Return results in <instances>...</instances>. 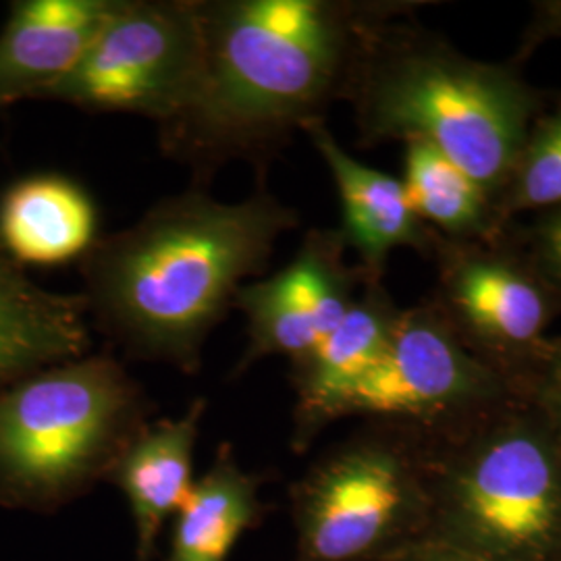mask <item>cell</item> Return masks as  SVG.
Instances as JSON below:
<instances>
[{"label":"cell","instance_id":"obj_1","mask_svg":"<svg viewBox=\"0 0 561 561\" xmlns=\"http://www.w3.org/2000/svg\"><path fill=\"white\" fill-rule=\"evenodd\" d=\"M426 0H198L204 76L196 102L159 127L162 152L198 175L262 167L343 101L362 50Z\"/></svg>","mask_w":561,"mask_h":561},{"label":"cell","instance_id":"obj_2","mask_svg":"<svg viewBox=\"0 0 561 561\" xmlns=\"http://www.w3.org/2000/svg\"><path fill=\"white\" fill-rule=\"evenodd\" d=\"M298 222L264 183L238 202L204 190L162 198L80 262L90 322L131 354L196 370L245 279Z\"/></svg>","mask_w":561,"mask_h":561},{"label":"cell","instance_id":"obj_3","mask_svg":"<svg viewBox=\"0 0 561 561\" xmlns=\"http://www.w3.org/2000/svg\"><path fill=\"white\" fill-rule=\"evenodd\" d=\"M343 101L362 146L428 144L495 201L547 108L520 65L474 59L414 18L389 21L373 34Z\"/></svg>","mask_w":561,"mask_h":561},{"label":"cell","instance_id":"obj_4","mask_svg":"<svg viewBox=\"0 0 561 561\" xmlns=\"http://www.w3.org/2000/svg\"><path fill=\"white\" fill-rule=\"evenodd\" d=\"M422 437L426 537L484 561H561V445L530 401Z\"/></svg>","mask_w":561,"mask_h":561},{"label":"cell","instance_id":"obj_5","mask_svg":"<svg viewBox=\"0 0 561 561\" xmlns=\"http://www.w3.org/2000/svg\"><path fill=\"white\" fill-rule=\"evenodd\" d=\"M138 389L111 356L46 366L0 393V482L21 493L71 489L117 461L138 428Z\"/></svg>","mask_w":561,"mask_h":561},{"label":"cell","instance_id":"obj_6","mask_svg":"<svg viewBox=\"0 0 561 561\" xmlns=\"http://www.w3.org/2000/svg\"><path fill=\"white\" fill-rule=\"evenodd\" d=\"M301 561H379L426 537L421 431L391 422L324 456L296 493Z\"/></svg>","mask_w":561,"mask_h":561},{"label":"cell","instance_id":"obj_7","mask_svg":"<svg viewBox=\"0 0 561 561\" xmlns=\"http://www.w3.org/2000/svg\"><path fill=\"white\" fill-rule=\"evenodd\" d=\"M202 76L198 0H119L78 67L42 101L164 127L196 102Z\"/></svg>","mask_w":561,"mask_h":561},{"label":"cell","instance_id":"obj_8","mask_svg":"<svg viewBox=\"0 0 561 561\" xmlns=\"http://www.w3.org/2000/svg\"><path fill=\"white\" fill-rule=\"evenodd\" d=\"M479 360L433 301L401 308L381 358L333 405L329 422L360 416L437 435L516 398Z\"/></svg>","mask_w":561,"mask_h":561},{"label":"cell","instance_id":"obj_9","mask_svg":"<svg viewBox=\"0 0 561 561\" xmlns=\"http://www.w3.org/2000/svg\"><path fill=\"white\" fill-rule=\"evenodd\" d=\"M431 261L437 277L428 300L458 340L514 387L561 317L558 291L512 238L510 227L493 240L439 236Z\"/></svg>","mask_w":561,"mask_h":561},{"label":"cell","instance_id":"obj_10","mask_svg":"<svg viewBox=\"0 0 561 561\" xmlns=\"http://www.w3.org/2000/svg\"><path fill=\"white\" fill-rule=\"evenodd\" d=\"M347 252L340 229H310L280 271L241 287L233 301L248 331L240 368L266 356L298 362L340 324L366 283Z\"/></svg>","mask_w":561,"mask_h":561},{"label":"cell","instance_id":"obj_11","mask_svg":"<svg viewBox=\"0 0 561 561\" xmlns=\"http://www.w3.org/2000/svg\"><path fill=\"white\" fill-rule=\"evenodd\" d=\"M304 134L335 183L341 204L337 229L347 250L356 254L366 280H382L396 250L405 248L431 259L439 236L419 219L400 178L352 157L324 121L310 125Z\"/></svg>","mask_w":561,"mask_h":561},{"label":"cell","instance_id":"obj_12","mask_svg":"<svg viewBox=\"0 0 561 561\" xmlns=\"http://www.w3.org/2000/svg\"><path fill=\"white\" fill-rule=\"evenodd\" d=\"M119 0H18L0 30V106L42 101L80 62Z\"/></svg>","mask_w":561,"mask_h":561},{"label":"cell","instance_id":"obj_13","mask_svg":"<svg viewBox=\"0 0 561 561\" xmlns=\"http://www.w3.org/2000/svg\"><path fill=\"white\" fill-rule=\"evenodd\" d=\"M401 308L382 280H366L340 324L294 362L298 408L296 443H308L329 424L333 405L381 358Z\"/></svg>","mask_w":561,"mask_h":561},{"label":"cell","instance_id":"obj_14","mask_svg":"<svg viewBox=\"0 0 561 561\" xmlns=\"http://www.w3.org/2000/svg\"><path fill=\"white\" fill-rule=\"evenodd\" d=\"M90 324L81 294L41 287L0 245V387L85 356Z\"/></svg>","mask_w":561,"mask_h":561},{"label":"cell","instance_id":"obj_15","mask_svg":"<svg viewBox=\"0 0 561 561\" xmlns=\"http://www.w3.org/2000/svg\"><path fill=\"white\" fill-rule=\"evenodd\" d=\"M99 208L78 181L38 173L0 198V245L20 266L83 261L101 240Z\"/></svg>","mask_w":561,"mask_h":561},{"label":"cell","instance_id":"obj_16","mask_svg":"<svg viewBox=\"0 0 561 561\" xmlns=\"http://www.w3.org/2000/svg\"><path fill=\"white\" fill-rule=\"evenodd\" d=\"M204 408V401H194L180 419L144 426L115 461L136 520L141 558L152 549L164 520L180 512L192 491L194 447Z\"/></svg>","mask_w":561,"mask_h":561},{"label":"cell","instance_id":"obj_17","mask_svg":"<svg viewBox=\"0 0 561 561\" xmlns=\"http://www.w3.org/2000/svg\"><path fill=\"white\" fill-rule=\"evenodd\" d=\"M400 180L419 219L443 240H493L510 227L481 183L428 144L403 146Z\"/></svg>","mask_w":561,"mask_h":561},{"label":"cell","instance_id":"obj_18","mask_svg":"<svg viewBox=\"0 0 561 561\" xmlns=\"http://www.w3.org/2000/svg\"><path fill=\"white\" fill-rule=\"evenodd\" d=\"M256 481L222 445L215 466L180 507L169 561H227L256 514Z\"/></svg>","mask_w":561,"mask_h":561},{"label":"cell","instance_id":"obj_19","mask_svg":"<svg viewBox=\"0 0 561 561\" xmlns=\"http://www.w3.org/2000/svg\"><path fill=\"white\" fill-rule=\"evenodd\" d=\"M497 206L507 225L561 206V102L528 129Z\"/></svg>","mask_w":561,"mask_h":561},{"label":"cell","instance_id":"obj_20","mask_svg":"<svg viewBox=\"0 0 561 561\" xmlns=\"http://www.w3.org/2000/svg\"><path fill=\"white\" fill-rule=\"evenodd\" d=\"M514 389L541 412L561 445V337H549Z\"/></svg>","mask_w":561,"mask_h":561},{"label":"cell","instance_id":"obj_21","mask_svg":"<svg viewBox=\"0 0 561 561\" xmlns=\"http://www.w3.org/2000/svg\"><path fill=\"white\" fill-rule=\"evenodd\" d=\"M510 233L561 300V206L530 215V219L520 225L512 222Z\"/></svg>","mask_w":561,"mask_h":561},{"label":"cell","instance_id":"obj_22","mask_svg":"<svg viewBox=\"0 0 561 561\" xmlns=\"http://www.w3.org/2000/svg\"><path fill=\"white\" fill-rule=\"evenodd\" d=\"M530 7V20L524 25L518 50L510 59L520 67L542 44L561 41V0H537Z\"/></svg>","mask_w":561,"mask_h":561},{"label":"cell","instance_id":"obj_23","mask_svg":"<svg viewBox=\"0 0 561 561\" xmlns=\"http://www.w3.org/2000/svg\"><path fill=\"white\" fill-rule=\"evenodd\" d=\"M379 561H484L472 553H466L458 547H451L447 542L422 537L419 541L410 542L398 551L385 556Z\"/></svg>","mask_w":561,"mask_h":561}]
</instances>
